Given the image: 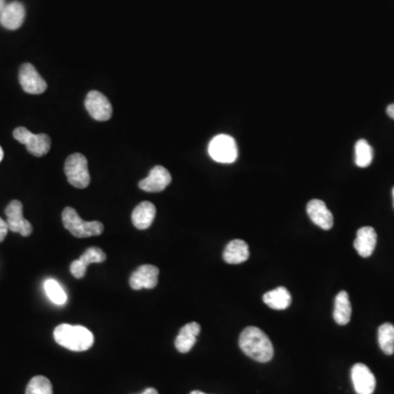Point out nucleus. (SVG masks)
<instances>
[{
  "label": "nucleus",
  "instance_id": "nucleus-1",
  "mask_svg": "<svg viewBox=\"0 0 394 394\" xmlns=\"http://www.w3.org/2000/svg\"><path fill=\"white\" fill-rule=\"evenodd\" d=\"M239 346L246 356L259 362H268L274 356L273 344L259 327H248L243 329L239 338Z\"/></svg>",
  "mask_w": 394,
  "mask_h": 394
},
{
  "label": "nucleus",
  "instance_id": "nucleus-2",
  "mask_svg": "<svg viewBox=\"0 0 394 394\" xmlns=\"http://www.w3.org/2000/svg\"><path fill=\"white\" fill-rule=\"evenodd\" d=\"M54 340L58 345L73 351H84L91 349L95 338L91 331L81 325L60 324L54 329Z\"/></svg>",
  "mask_w": 394,
  "mask_h": 394
},
{
  "label": "nucleus",
  "instance_id": "nucleus-3",
  "mask_svg": "<svg viewBox=\"0 0 394 394\" xmlns=\"http://www.w3.org/2000/svg\"><path fill=\"white\" fill-rule=\"evenodd\" d=\"M62 224L73 237H89L100 235L104 226L100 222H84L73 207H66L62 213Z\"/></svg>",
  "mask_w": 394,
  "mask_h": 394
},
{
  "label": "nucleus",
  "instance_id": "nucleus-4",
  "mask_svg": "<svg viewBox=\"0 0 394 394\" xmlns=\"http://www.w3.org/2000/svg\"><path fill=\"white\" fill-rule=\"evenodd\" d=\"M67 181L77 189L89 187L90 174L88 170V160L84 154H73L66 159L65 167Z\"/></svg>",
  "mask_w": 394,
  "mask_h": 394
},
{
  "label": "nucleus",
  "instance_id": "nucleus-5",
  "mask_svg": "<svg viewBox=\"0 0 394 394\" xmlns=\"http://www.w3.org/2000/svg\"><path fill=\"white\" fill-rule=\"evenodd\" d=\"M14 137L27 146V152L34 157H43L51 149V138L46 134H33L25 127H18L14 130Z\"/></svg>",
  "mask_w": 394,
  "mask_h": 394
},
{
  "label": "nucleus",
  "instance_id": "nucleus-6",
  "mask_svg": "<svg viewBox=\"0 0 394 394\" xmlns=\"http://www.w3.org/2000/svg\"><path fill=\"white\" fill-rule=\"evenodd\" d=\"M208 154L216 162L233 163L237 158V143L231 136L220 134L211 139Z\"/></svg>",
  "mask_w": 394,
  "mask_h": 394
},
{
  "label": "nucleus",
  "instance_id": "nucleus-7",
  "mask_svg": "<svg viewBox=\"0 0 394 394\" xmlns=\"http://www.w3.org/2000/svg\"><path fill=\"white\" fill-rule=\"evenodd\" d=\"M5 213L7 216L5 222L10 231L20 233L22 237H29L32 233V224L23 217V206L20 200H11L5 207Z\"/></svg>",
  "mask_w": 394,
  "mask_h": 394
},
{
  "label": "nucleus",
  "instance_id": "nucleus-8",
  "mask_svg": "<svg viewBox=\"0 0 394 394\" xmlns=\"http://www.w3.org/2000/svg\"><path fill=\"white\" fill-rule=\"evenodd\" d=\"M84 106L90 117L95 121H106L111 119L113 108L106 95L99 91H90L86 95Z\"/></svg>",
  "mask_w": 394,
  "mask_h": 394
},
{
  "label": "nucleus",
  "instance_id": "nucleus-9",
  "mask_svg": "<svg viewBox=\"0 0 394 394\" xmlns=\"http://www.w3.org/2000/svg\"><path fill=\"white\" fill-rule=\"evenodd\" d=\"M19 81L23 91L29 95H40L47 89L46 81L30 62H25L20 67Z\"/></svg>",
  "mask_w": 394,
  "mask_h": 394
},
{
  "label": "nucleus",
  "instance_id": "nucleus-10",
  "mask_svg": "<svg viewBox=\"0 0 394 394\" xmlns=\"http://www.w3.org/2000/svg\"><path fill=\"white\" fill-rule=\"evenodd\" d=\"M171 180L172 178H171L170 172L165 167L156 165L152 167L149 176L138 183V187L145 192H162L170 185Z\"/></svg>",
  "mask_w": 394,
  "mask_h": 394
},
{
  "label": "nucleus",
  "instance_id": "nucleus-11",
  "mask_svg": "<svg viewBox=\"0 0 394 394\" xmlns=\"http://www.w3.org/2000/svg\"><path fill=\"white\" fill-rule=\"evenodd\" d=\"M159 268L154 265H143L132 274L130 277V286L134 290L152 289L158 285Z\"/></svg>",
  "mask_w": 394,
  "mask_h": 394
},
{
  "label": "nucleus",
  "instance_id": "nucleus-12",
  "mask_svg": "<svg viewBox=\"0 0 394 394\" xmlns=\"http://www.w3.org/2000/svg\"><path fill=\"white\" fill-rule=\"evenodd\" d=\"M351 381L357 394H373L375 391V375L366 364H354L351 368Z\"/></svg>",
  "mask_w": 394,
  "mask_h": 394
},
{
  "label": "nucleus",
  "instance_id": "nucleus-13",
  "mask_svg": "<svg viewBox=\"0 0 394 394\" xmlns=\"http://www.w3.org/2000/svg\"><path fill=\"white\" fill-rule=\"evenodd\" d=\"M106 259V254L100 248H88L78 259H75L71 265V273L75 278L84 277L86 273V268L93 263H103Z\"/></svg>",
  "mask_w": 394,
  "mask_h": 394
},
{
  "label": "nucleus",
  "instance_id": "nucleus-14",
  "mask_svg": "<svg viewBox=\"0 0 394 394\" xmlns=\"http://www.w3.org/2000/svg\"><path fill=\"white\" fill-rule=\"evenodd\" d=\"M25 19V8L19 1H12L0 11V25L7 30H18Z\"/></svg>",
  "mask_w": 394,
  "mask_h": 394
},
{
  "label": "nucleus",
  "instance_id": "nucleus-15",
  "mask_svg": "<svg viewBox=\"0 0 394 394\" xmlns=\"http://www.w3.org/2000/svg\"><path fill=\"white\" fill-rule=\"evenodd\" d=\"M307 213L316 226L324 230H329L334 224V218L327 204L321 200H312L307 205Z\"/></svg>",
  "mask_w": 394,
  "mask_h": 394
},
{
  "label": "nucleus",
  "instance_id": "nucleus-16",
  "mask_svg": "<svg viewBox=\"0 0 394 394\" xmlns=\"http://www.w3.org/2000/svg\"><path fill=\"white\" fill-rule=\"evenodd\" d=\"M200 325L197 322H191V323L185 324L180 329V332L176 336V342H174L176 349L182 354L189 353L194 347L197 336L200 335Z\"/></svg>",
  "mask_w": 394,
  "mask_h": 394
},
{
  "label": "nucleus",
  "instance_id": "nucleus-17",
  "mask_svg": "<svg viewBox=\"0 0 394 394\" xmlns=\"http://www.w3.org/2000/svg\"><path fill=\"white\" fill-rule=\"evenodd\" d=\"M377 244V233L373 227H362L357 231L354 248L362 257H369Z\"/></svg>",
  "mask_w": 394,
  "mask_h": 394
},
{
  "label": "nucleus",
  "instance_id": "nucleus-18",
  "mask_svg": "<svg viewBox=\"0 0 394 394\" xmlns=\"http://www.w3.org/2000/svg\"><path fill=\"white\" fill-rule=\"evenodd\" d=\"M157 213L156 206L150 202H141L132 213V224L138 230H146L152 226Z\"/></svg>",
  "mask_w": 394,
  "mask_h": 394
},
{
  "label": "nucleus",
  "instance_id": "nucleus-19",
  "mask_svg": "<svg viewBox=\"0 0 394 394\" xmlns=\"http://www.w3.org/2000/svg\"><path fill=\"white\" fill-rule=\"evenodd\" d=\"M222 257H224V262L228 264H241V263L246 262L250 257L248 243L239 239L230 241L224 248Z\"/></svg>",
  "mask_w": 394,
  "mask_h": 394
},
{
  "label": "nucleus",
  "instance_id": "nucleus-20",
  "mask_svg": "<svg viewBox=\"0 0 394 394\" xmlns=\"http://www.w3.org/2000/svg\"><path fill=\"white\" fill-rule=\"evenodd\" d=\"M263 301L274 310H285L292 303V294L285 287L277 288L266 292L263 296Z\"/></svg>",
  "mask_w": 394,
  "mask_h": 394
},
{
  "label": "nucleus",
  "instance_id": "nucleus-21",
  "mask_svg": "<svg viewBox=\"0 0 394 394\" xmlns=\"http://www.w3.org/2000/svg\"><path fill=\"white\" fill-rule=\"evenodd\" d=\"M333 316H334L335 322L340 324V325H346L351 321V301H349V294L344 292V290L338 292V296L335 298L334 314H333Z\"/></svg>",
  "mask_w": 394,
  "mask_h": 394
},
{
  "label": "nucleus",
  "instance_id": "nucleus-22",
  "mask_svg": "<svg viewBox=\"0 0 394 394\" xmlns=\"http://www.w3.org/2000/svg\"><path fill=\"white\" fill-rule=\"evenodd\" d=\"M378 342L384 354H394V325L384 323L378 329Z\"/></svg>",
  "mask_w": 394,
  "mask_h": 394
},
{
  "label": "nucleus",
  "instance_id": "nucleus-23",
  "mask_svg": "<svg viewBox=\"0 0 394 394\" xmlns=\"http://www.w3.org/2000/svg\"><path fill=\"white\" fill-rule=\"evenodd\" d=\"M44 290H45L46 296L55 305H64L67 303V294L65 290L55 279H51V278L46 279L44 283Z\"/></svg>",
  "mask_w": 394,
  "mask_h": 394
},
{
  "label": "nucleus",
  "instance_id": "nucleus-24",
  "mask_svg": "<svg viewBox=\"0 0 394 394\" xmlns=\"http://www.w3.org/2000/svg\"><path fill=\"white\" fill-rule=\"evenodd\" d=\"M373 152L364 139H359L355 145V163L358 167H366L373 162Z\"/></svg>",
  "mask_w": 394,
  "mask_h": 394
},
{
  "label": "nucleus",
  "instance_id": "nucleus-25",
  "mask_svg": "<svg viewBox=\"0 0 394 394\" xmlns=\"http://www.w3.org/2000/svg\"><path fill=\"white\" fill-rule=\"evenodd\" d=\"M25 394H53V386L44 375H36L27 384Z\"/></svg>",
  "mask_w": 394,
  "mask_h": 394
},
{
  "label": "nucleus",
  "instance_id": "nucleus-26",
  "mask_svg": "<svg viewBox=\"0 0 394 394\" xmlns=\"http://www.w3.org/2000/svg\"><path fill=\"white\" fill-rule=\"evenodd\" d=\"M8 231V224H7V222H5L3 218H0V242H3V241L5 240Z\"/></svg>",
  "mask_w": 394,
  "mask_h": 394
},
{
  "label": "nucleus",
  "instance_id": "nucleus-27",
  "mask_svg": "<svg viewBox=\"0 0 394 394\" xmlns=\"http://www.w3.org/2000/svg\"><path fill=\"white\" fill-rule=\"evenodd\" d=\"M386 113L392 119H394V103L386 108Z\"/></svg>",
  "mask_w": 394,
  "mask_h": 394
},
{
  "label": "nucleus",
  "instance_id": "nucleus-28",
  "mask_svg": "<svg viewBox=\"0 0 394 394\" xmlns=\"http://www.w3.org/2000/svg\"><path fill=\"white\" fill-rule=\"evenodd\" d=\"M141 394H159L157 390L154 389V388H148V389L145 390L143 393Z\"/></svg>",
  "mask_w": 394,
  "mask_h": 394
},
{
  "label": "nucleus",
  "instance_id": "nucleus-29",
  "mask_svg": "<svg viewBox=\"0 0 394 394\" xmlns=\"http://www.w3.org/2000/svg\"><path fill=\"white\" fill-rule=\"evenodd\" d=\"M5 0H0V11L5 8Z\"/></svg>",
  "mask_w": 394,
  "mask_h": 394
},
{
  "label": "nucleus",
  "instance_id": "nucleus-30",
  "mask_svg": "<svg viewBox=\"0 0 394 394\" xmlns=\"http://www.w3.org/2000/svg\"><path fill=\"white\" fill-rule=\"evenodd\" d=\"M3 159V148L0 147V162H1V160Z\"/></svg>",
  "mask_w": 394,
  "mask_h": 394
},
{
  "label": "nucleus",
  "instance_id": "nucleus-31",
  "mask_svg": "<svg viewBox=\"0 0 394 394\" xmlns=\"http://www.w3.org/2000/svg\"><path fill=\"white\" fill-rule=\"evenodd\" d=\"M189 394H206V393H204V392H202V391H197V390H196V391L191 392V393H189Z\"/></svg>",
  "mask_w": 394,
  "mask_h": 394
},
{
  "label": "nucleus",
  "instance_id": "nucleus-32",
  "mask_svg": "<svg viewBox=\"0 0 394 394\" xmlns=\"http://www.w3.org/2000/svg\"><path fill=\"white\" fill-rule=\"evenodd\" d=\"M393 200H394V187H393Z\"/></svg>",
  "mask_w": 394,
  "mask_h": 394
}]
</instances>
